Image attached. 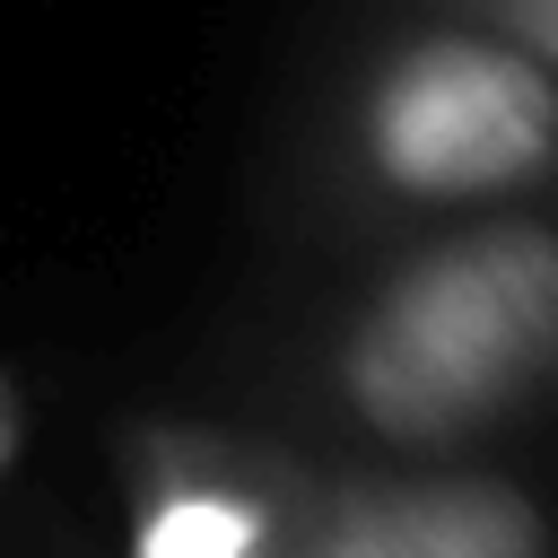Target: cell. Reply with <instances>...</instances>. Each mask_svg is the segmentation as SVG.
I'll use <instances>...</instances> for the list:
<instances>
[{"label": "cell", "mask_w": 558, "mask_h": 558, "mask_svg": "<svg viewBox=\"0 0 558 558\" xmlns=\"http://www.w3.org/2000/svg\"><path fill=\"white\" fill-rule=\"evenodd\" d=\"M366 157L401 192H497L558 157V87L471 35L410 44L366 96Z\"/></svg>", "instance_id": "7a4b0ae2"}, {"label": "cell", "mask_w": 558, "mask_h": 558, "mask_svg": "<svg viewBox=\"0 0 558 558\" xmlns=\"http://www.w3.org/2000/svg\"><path fill=\"white\" fill-rule=\"evenodd\" d=\"M323 558H541V523L506 488H392L349 506Z\"/></svg>", "instance_id": "3957f363"}, {"label": "cell", "mask_w": 558, "mask_h": 558, "mask_svg": "<svg viewBox=\"0 0 558 558\" xmlns=\"http://www.w3.org/2000/svg\"><path fill=\"white\" fill-rule=\"evenodd\" d=\"M9 436H17V427H9V401H0V462H9Z\"/></svg>", "instance_id": "8992f818"}, {"label": "cell", "mask_w": 558, "mask_h": 558, "mask_svg": "<svg viewBox=\"0 0 558 558\" xmlns=\"http://www.w3.org/2000/svg\"><path fill=\"white\" fill-rule=\"evenodd\" d=\"M131 558H262V506L235 488H166L140 514Z\"/></svg>", "instance_id": "277c9868"}, {"label": "cell", "mask_w": 558, "mask_h": 558, "mask_svg": "<svg viewBox=\"0 0 558 558\" xmlns=\"http://www.w3.org/2000/svg\"><path fill=\"white\" fill-rule=\"evenodd\" d=\"M523 17L541 26V44H558V0H523Z\"/></svg>", "instance_id": "5b68a950"}, {"label": "cell", "mask_w": 558, "mask_h": 558, "mask_svg": "<svg viewBox=\"0 0 558 558\" xmlns=\"http://www.w3.org/2000/svg\"><path fill=\"white\" fill-rule=\"evenodd\" d=\"M558 357V244L462 235L401 270L349 349V392L392 436H445Z\"/></svg>", "instance_id": "6da1fadb"}]
</instances>
